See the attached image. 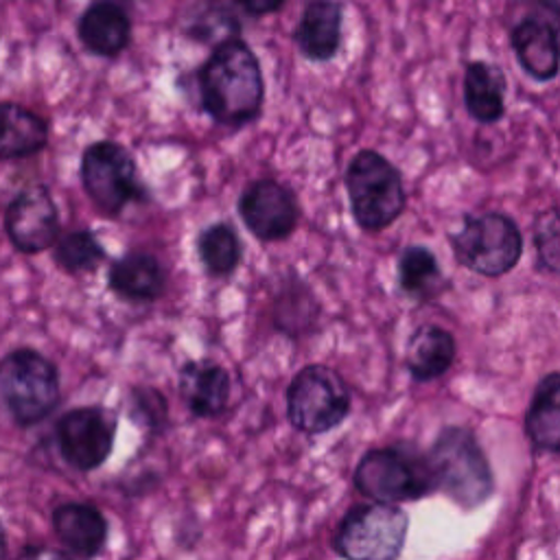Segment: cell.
<instances>
[{"label":"cell","mask_w":560,"mask_h":560,"mask_svg":"<svg viewBox=\"0 0 560 560\" xmlns=\"http://www.w3.org/2000/svg\"><path fill=\"white\" fill-rule=\"evenodd\" d=\"M197 81L201 105L214 122L243 127L260 114L265 98L260 63L241 37L214 46L199 68Z\"/></svg>","instance_id":"6da1fadb"},{"label":"cell","mask_w":560,"mask_h":560,"mask_svg":"<svg viewBox=\"0 0 560 560\" xmlns=\"http://www.w3.org/2000/svg\"><path fill=\"white\" fill-rule=\"evenodd\" d=\"M435 490L464 510H472L494 492L490 462L475 433L459 424L444 427L424 455Z\"/></svg>","instance_id":"7a4b0ae2"},{"label":"cell","mask_w":560,"mask_h":560,"mask_svg":"<svg viewBox=\"0 0 560 560\" xmlns=\"http://www.w3.org/2000/svg\"><path fill=\"white\" fill-rule=\"evenodd\" d=\"M59 400V370L39 350L15 348L0 359V402L15 424L46 420Z\"/></svg>","instance_id":"3957f363"},{"label":"cell","mask_w":560,"mask_h":560,"mask_svg":"<svg viewBox=\"0 0 560 560\" xmlns=\"http://www.w3.org/2000/svg\"><path fill=\"white\" fill-rule=\"evenodd\" d=\"M346 190L359 228L381 232L405 210L407 195L400 171L378 151H359L346 171Z\"/></svg>","instance_id":"277c9868"},{"label":"cell","mask_w":560,"mask_h":560,"mask_svg":"<svg viewBox=\"0 0 560 560\" xmlns=\"http://www.w3.org/2000/svg\"><path fill=\"white\" fill-rule=\"evenodd\" d=\"M354 488L374 503L396 505L433 492V477L424 455L405 446L368 451L354 468Z\"/></svg>","instance_id":"5b68a950"},{"label":"cell","mask_w":560,"mask_h":560,"mask_svg":"<svg viewBox=\"0 0 560 560\" xmlns=\"http://www.w3.org/2000/svg\"><path fill=\"white\" fill-rule=\"evenodd\" d=\"M451 247L459 265L483 278L512 271L523 256L518 225L503 212L466 214L462 228L451 234Z\"/></svg>","instance_id":"8992f818"},{"label":"cell","mask_w":560,"mask_h":560,"mask_svg":"<svg viewBox=\"0 0 560 560\" xmlns=\"http://www.w3.org/2000/svg\"><path fill=\"white\" fill-rule=\"evenodd\" d=\"M409 516L398 505L361 503L341 518L332 547L343 560H398Z\"/></svg>","instance_id":"52a82bcc"},{"label":"cell","mask_w":560,"mask_h":560,"mask_svg":"<svg viewBox=\"0 0 560 560\" xmlns=\"http://www.w3.org/2000/svg\"><path fill=\"white\" fill-rule=\"evenodd\" d=\"M350 413V389L341 374L322 363L302 368L287 387V418L306 433L317 435L339 427Z\"/></svg>","instance_id":"ba28073f"},{"label":"cell","mask_w":560,"mask_h":560,"mask_svg":"<svg viewBox=\"0 0 560 560\" xmlns=\"http://www.w3.org/2000/svg\"><path fill=\"white\" fill-rule=\"evenodd\" d=\"M81 184L105 217H118L129 203L147 199L131 153L114 140H96L81 155Z\"/></svg>","instance_id":"9c48e42d"},{"label":"cell","mask_w":560,"mask_h":560,"mask_svg":"<svg viewBox=\"0 0 560 560\" xmlns=\"http://www.w3.org/2000/svg\"><path fill=\"white\" fill-rule=\"evenodd\" d=\"M55 440L68 466L81 472L96 470L112 455L116 418L101 407H74L57 420Z\"/></svg>","instance_id":"30bf717a"},{"label":"cell","mask_w":560,"mask_h":560,"mask_svg":"<svg viewBox=\"0 0 560 560\" xmlns=\"http://www.w3.org/2000/svg\"><path fill=\"white\" fill-rule=\"evenodd\" d=\"M238 214L258 241L276 243L293 234L300 219V206L287 186L271 177H260L249 182L241 192Z\"/></svg>","instance_id":"8fae6325"},{"label":"cell","mask_w":560,"mask_h":560,"mask_svg":"<svg viewBox=\"0 0 560 560\" xmlns=\"http://www.w3.org/2000/svg\"><path fill=\"white\" fill-rule=\"evenodd\" d=\"M4 232L22 254H37L59 238V210L46 186L18 192L4 212Z\"/></svg>","instance_id":"7c38bea8"},{"label":"cell","mask_w":560,"mask_h":560,"mask_svg":"<svg viewBox=\"0 0 560 560\" xmlns=\"http://www.w3.org/2000/svg\"><path fill=\"white\" fill-rule=\"evenodd\" d=\"M547 4V13H527L510 31V44L518 66L534 81H551L560 70V13Z\"/></svg>","instance_id":"4fadbf2b"},{"label":"cell","mask_w":560,"mask_h":560,"mask_svg":"<svg viewBox=\"0 0 560 560\" xmlns=\"http://www.w3.org/2000/svg\"><path fill=\"white\" fill-rule=\"evenodd\" d=\"M177 389L197 418H217L225 411L232 383L228 370L212 359H197L182 365L177 374Z\"/></svg>","instance_id":"5bb4252c"},{"label":"cell","mask_w":560,"mask_h":560,"mask_svg":"<svg viewBox=\"0 0 560 560\" xmlns=\"http://www.w3.org/2000/svg\"><path fill=\"white\" fill-rule=\"evenodd\" d=\"M52 529L66 551L81 560H92L101 553L107 540V518L92 503H61L50 514Z\"/></svg>","instance_id":"9a60e30c"},{"label":"cell","mask_w":560,"mask_h":560,"mask_svg":"<svg viewBox=\"0 0 560 560\" xmlns=\"http://www.w3.org/2000/svg\"><path fill=\"white\" fill-rule=\"evenodd\" d=\"M83 48L98 57H118L131 39V20L116 2H92L77 22Z\"/></svg>","instance_id":"2e32d148"},{"label":"cell","mask_w":560,"mask_h":560,"mask_svg":"<svg viewBox=\"0 0 560 560\" xmlns=\"http://www.w3.org/2000/svg\"><path fill=\"white\" fill-rule=\"evenodd\" d=\"M341 24L343 7L339 2L315 0L304 7L293 39L308 61H328L341 46Z\"/></svg>","instance_id":"e0dca14e"},{"label":"cell","mask_w":560,"mask_h":560,"mask_svg":"<svg viewBox=\"0 0 560 560\" xmlns=\"http://www.w3.org/2000/svg\"><path fill=\"white\" fill-rule=\"evenodd\" d=\"M107 284L122 300L153 302L164 291L166 273L153 254L129 252L109 265Z\"/></svg>","instance_id":"ac0fdd59"},{"label":"cell","mask_w":560,"mask_h":560,"mask_svg":"<svg viewBox=\"0 0 560 560\" xmlns=\"http://www.w3.org/2000/svg\"><path fill=\"white\" fill-rule=\"evenodd\" d=\"M48 142V122L37 112L13 103H0V160H24Z\"/></svg>","instance_id":"d6986e66"},{"label":"cell","mask_w":560,"mask_h":560,"mask_svg":"<svg viewBox=\"0 0 560 560\" xmlns=\"http://www.w3.org/2000/svg\"><path fill=\"white\" fill-rule=\"evenodd\" d=\"M455 339L446 328L422 324L411 332L407 341L405 365L416 381H435L448 372L455 361Z\"/></svg>","instance_id":"ffe728a7"},{"label":"cell","mask_w":560,"mask_h":560,"mask_svg":"<svg viewBox=\"0 0 560 560\" xmlns=\"http://www.w3.org/2000/svg\"><path fill=\"white\" fill-rule=\"evenodd\" d=\"M525 435L536 451L560 453V372L538 381L525 413Z\"/></svg>","instance_id":"44dd1931"},{"label":"cell","mask_w":560,"mask_h":560,"mask_svg":"<svg viewBox=\"0 0 560 560\" xmlns=\"http://www.w3.org/2000/svg\"><path fill=\"white\" fill-rule=\"evenodd\" d=\"M505 79L501 68L486 61H470L464 70V105L466 112L483 125H492L503 118Z\"/></svg>","instance_id":"7402d4cb"},{"label":"cell","mask_w":560,"mask_h":560,"mask_svg":"<svg viewBox=\"0 0 560 560\" xmlns=\"http://www.w3.org/2000/svg\"><path fill=\"white\" fill-rule=\"evenodd\" d=\"M400 289L416 300H433L444 291L446 278L431 249L422 245H409L398 258Z\"/></svg>","instance_id":"603a6c76"},{"label":"cell","mask_w":560,"mask_h":560,"mask_svg":"<svg viewBox=\"0 0 560 560\" xmlns=\"http://www.w3.org/2000/svg\"><path fill=\"white\" fill-rule=\"evenodd\" d=\"M197 254L210 276L225 278L241 262V241L230 223H212L199 232Z\"/></svg>","instance_id":"cb8c5ba5"},{"label":"cell","mask_w":560,"mask_h":560,"mask_svg":"<svg viewBox=\"0 0 560 560\" xmlns=\"http://www.w3.org/2000/svg\"><path fill=\"white\" fill-rule=\"evenodd\" d=\"M52 258L63 271L83 273L94 271L107 258V252L92 230H70L52 245Z\"/></svg>","instance_id":"d4e9b609"},{"label":"cell","mask_w":560,"mask_h":560,"mask_svg":"<svg viewBox=\"0 0 560 560\" xmlns=\"http://www.w3.org/2000/svg\"><path fill=\"white\" fill-rule=\"evenodd\" d=\"M188 37L197 39V42H217V46L221 42L234 39L238 37V22L234 20L232 13H228V7H219V4H210L203 7L199 13H195L192 18H188V26H186Z\"/></svg>","instance_id":"484cf974"},{"label":"cell","mask_w":560,"mask_h":560,"mask_svg":"<svg viewBox=\"0 0 560 560\" xmlns=\"http://www.w3.org/2000/svg\"><path fill=\"white\" fill-rule=\"evenodd\" d=\"M532 238L538 254V262L560 276V210L547 208L532 221Z\"/></svg>","instance_id":"4316f807"},{"label":"cell","mask_w":560,"mask_h":560,"mask_svg":"<svg viewBox=\"0 0 560 560\" xmlns=\"http://www.w3.org/2000/svg\"><path fill=\"white\" fill-rule=\"evenodd\" d=\"M129 413L131 418L149 427V431L160 433L168 420V402L164 394L149 385H136L129 392Z\"/></svg>","instance_id":"83f0119b"},{"label":"cell","mask_w":560,"mask_h":560,"mask_svg":"<svg viewBox=\"0 0 560 560\" xmlns=\"http://www.w3.org/2000/svg\"><path fill=\"white\" fill-rule=\"evenodd\" d=\"M18 560H70L66 551L46 547V545H28L22 549Z\"/></svg>","instance_id":"f1b7e54d"},{"label":"cell","mask_w":560,"mask_h":560,"mask_svg":"<svg viewBox=\"0 0 560 560\" xmlns=\"http://www.w3.org/2000/svg\"><path fill=\"white\" fill-rule=\"evenodd\" d=\"M243 11L247 13H254V15H260V13H271V11H278L282 7V2H241L238 4Z\"/></svg>","instance_id":"f546056e"},{"label":"cell","mask_w":560,"mask_h":560,"mask_svg":"<svg viewBox=\"0 0 560 560\" xmlns=\"http://www.w3.org/2000/svg\"><path fill=\"white\" fill-rule=\"evenodd\" d=\"M0 560H9V542H7V532L2 523H0Z\"/></svg>","instance_id":"4dcf8cb0"}]
</instances>
